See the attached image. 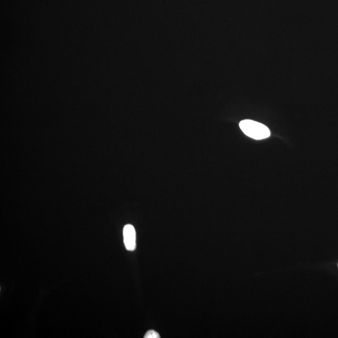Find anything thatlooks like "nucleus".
<instances>
[{"instance_id": "1", "label": "nucleus", "mask_w": 338, "mask_h": 338, "mask_svg": "<svg viewBox=\"0 0 338 338\" xmlns=\"http://www.w3.org/2000/svg\"><path fill=\"white\" fill-rule=\"evenodd\" d=\"M241 130L247 136L255 140H262L270 137L271 132L264 124L251 120H244L240 124Z\"/></svg>"}, {"instance_id": "2", "label": "nucleus", "mask_w": 338, "mask_h": 338, "mask_svg": "<svg viewBox=\"0 0 338 338\" xmlns=\"http://www.w3.org/2000/svg\"><path fill=\"white\" fill-rule=\"evenodd\" d=\"M124 244L128 251H133L136 247V232L132 225H125L123 230Z\"/></svg>"}, {"instance_id": "3", "label": "nucleus", "mask_w": 338, "mask_h": 338, "mask_svg": "<svg viewBox=\"0 0 338 338\" xmlns=\"http://www.w3.org/2000/svg\"><path fill=\"white\" fill-rule=\"evenodd\" d=\"M145 338H159L160 336H159V333H157L156 331L154 330H150L147 331V333L145 334Z\"/></svg>"}]
</instances>
